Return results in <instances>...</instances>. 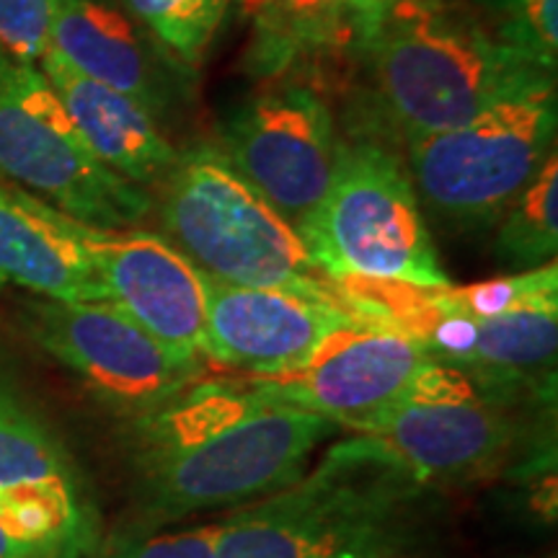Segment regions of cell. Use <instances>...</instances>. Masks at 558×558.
<instances>
[{"mask_svg": "<svg viewBox=\"0 0 558 558\" xmlns=\"http://www.w3.org/2000/svg\"><path fill=\"white\" fill-rule=\"evenodd\" d=\"M556 78L522 88L469 122L407 143L409 177L439 218L494 226L556 153Z\"/></svg>", "mask_w": 558, "mask_h": 558, "instance_id": "obj_6", "label": "cell"}, {"mask_svg": "<svg viewBox=\"0 0 558 558\" xmlns=\"http://www.w3.org/2000/svg\"><path fill=\"white\" fill-rule=\"evenodd\" d=\"M341 140L331 104L311 83L275 78L222 124L218 150L298 226L329 190Z\"/></svg>", "mask_w": 558, "mask_h": 558, "instance_id": "obj_10", "label": "cell"}, {"mask_svg": "<svg viewBox=\"0 0 558 558\" xmlns=\"http://www.w3.org/2000/svg\"><path fill=\"white\" fill-rule=\"evenodd\" d=\"M60 0H0V50L19 62H39L50 50Z\"/></svg>", "mask_w": 558, "mask_h": 558, "instance_id": "obj_25", "label": "cell"}, {"mask_svg": "<svg viewBox=\"0 0 558 558\" xmlns=\"http://www.w3.org/2000/svg\"><path fill=\"white\" fill-rule=\"evenodd\" d=\"M158 186L163 235L205 275L347 308L295 226L215 145L181 153Z\"/></svg>", "mask_w": 558, "mask_h": 558, "instance_id": "obj_4", "label": "cell"}, {"mask_svg": "<svg viewBox=\"0 0 558 558\" xmlns=\"http://www.w3.org/2000/svg\"><path fill=\"white\" fill-rule=\"evenodd\" d=\"M0 527L24 554L78 538L81 512L73 481H29L0 488Z\"/></svg>", "mask_w": 558, "mask_h": 558, "instance_id": "obj_20", "label": "cell"}, {"mask_svg": "<svg viewBox=\"0 0 558 558\" xmlns=\"http://www.w3.org/2000/svg\"><path fill=\"white\" fill-rule=\"evenodd\" d=\"M50 50L86 78L130 96L156 120L177 107L184 78L194 75L107 0H60Z\"/></svg>", "mask_w": 558, "mask_h": 558, "instance_id": "obj_14", "label": "cell"}, {"mask_svg": "<svg viewBox=\"0 0 558 558\" xmlns=\"http://www.w3.org/2000/svg\"><path fill=\"white\" fill-rule=\"evenodd\" d=\"M202 271V269H199ZM202 354L243 375L300 367L331 333L360 324L347 308L282 290L243 288L202 271Z\"/></svg>", "mask_w": 558, "mask_h": 558, "instance_id": "obj_13", "label": "cell"}, {"mask_svg": "<svg viewBox=\"0 0 558 558\" xmlns=\"http://www.w3.org/2000/svg\"><path fill=\"white\" fill-rule=\"evenodd\" d=\"M558 295L556 262L543 267L514 271V275L494 277L486 282L465 284V288H429V303L439 313H458L471 318H494L518 311L522 305L543 298Z\"/></svg>", "mask_w": 558, "mask_h": 558, "instance_id": "obj_24", "label": "cell"}, {"mask_svg": "<svg viewBox=\"0 0 558 558\" xmlns=\"http://www.w3.org/2000/svg\"><path fill=\"white\" fill-rule=\"evenodd\" d=\"M94 156L137 186L160 184L181 153L150 111L120 90L86 78L52 50L37 62Z\"/></svg>", "mask_w": 558, "mask_h": 558, "instance_id": "obj_15", "label": "cell"}, {"mask_svg": "<svg viewBox=\"0 0 558 558\" xmlns=\"http://www.w3.org/2000/svg\"><path fill=\"white\" fill-rule=\"evenodd\" d=\"M0 179L83 226L135 228L156 199L104 166L37 62L0 50Z\"/></svg>", "mask_w": 558, "mask_h": 558, "instance_id": "obj_7", "label": "cell"}, {"mask_svg": "<svg viewBox=\"0 0 558 558\" xmlns=\"http://www.w3.org/2000/svg\"><path fill=\"white\" fill-rule=\"evenodd\" d=\"M295 230L333 284L347 277L448 288L418 194L399 153L380 140H341L331 184Z\"/></svg>", "mask_w": 558, "mask_h": 558, "instance_id": "obj_5", "label": "cell"}, {"mask_svg": "<svg viewBox=\"0 0 558 558\" xmlns=\"http://www.w3.org/2000/svg\"><path fill=\"white\" fill-rule=\"evenodd\" d=\"M354 52L367 73L360 135L375 140L435 135L556 78L499 45L469 0H399Z\"/></svg>", "mask_w": 558, "mask_h": 558, "instance_id": "obj_2", "label": "cell"}, {"mask_svg": "<svg viewBox=\"0 0 558 558\" xmlns=\"http://www.w3.org/2000/svg\"><path fill=\"white\" fill-rule=\"evenodd\" d=\"M416 492L341 439L311 476L218 522L215 558H399Z\"/></svg>", "mask_w": 558, "mask_h": 558, "instance_id": "obj_3", "label": "cell"}, {"mask_svg": "<svg viewBox=\"0 0 558 558\" xmlns=\"http://www.w3.org/2000/svg\"><path fill=\"white\" fill-rule=\"evenodd\" d=\"M132 19L192 73L207 60L226 24L230 0H122Z\"/></svg>", "mask_w": 558, "mask_h": 558, "instance_id": "obj_22", "label": "cell"}, {"mask_svg": "<svg viewBox=\"0 0 558 558\" xmlns=\"http://www.w3.org/2000/svg\"><path fill=\"white\" fill-rule=\"evenodd\" d=\"M339 427L271 401L241 378H199L135 418L140 497L150 520L254 501L303 476L313 450Z\"/></svg>", "mask_w": 558, "mask_h": 558, "instance_id": "obj_1", "label": "cell"}, {"mask_svg": "<svg viewBox=\"0 0 558 558\" xmlns=\"http://www.w3.org/2000/svg\"><path fill=\"white\" fill-rule=\"evenodd\" d=\"M494 254L507 267L525 271L554 262L558 251V160L556 153L527 181L501 215Z\"/></svg>", "mask_w": 558, "mask_h": 558, "instance_id": "obj_19", "label": "cell"}, {"mask_svg": "<svg viewBox=\"0 0 558 558\" xmlns=\"http://www.w3.org/2000/svg\"><path fill=\"white\" fill-rule=\"evenodd\" d=\"M29 554H24V550L13 546V543L5 538L3 527H0V558H26Z\"/></svg>", "mask_w": 558, "mask_h": 558, "instance_id": "obj_29", "label": "cell"}, {"mask_svg": "<svg viewBox=\"0 0 558 558\" xmlns=\"http://www.w3.org/2000/svg\"><path fill=\"white\" fill-rule=\"evenodd\" d=\"M241 380L271 401L357 429L407 403L478 401L484 396L456 367L439 365L416 341L373 324L331 333L300 367Z\"/></svg>", "mask_w": 558, "mask_h": 558, "instance_id": "obj_8", "label": "cell"}, {"mask_svg": "<svg viewBox=\"0 0 558 558\" xmlns=\"http://www.w3.org/2000/svg\"><path fill=\"white\" fill-rule=\"evenodd\" d=\"M349 432L354 450L390 465L418 488L492 476L522 437L520 424L484 399L407 403Z\"/></svg>", "mask_w": 558, "mask_h": 558, "instance_id": "obj_12", "label": "cell"}, {"mask_svg": "<svg viewBox=\"0 0 558 558\" xmlns=\"http://www.w3.org/2000/svg\"><path fill=\"white\" fill-rule=\"evenodd\" d=\"M241 3H243V5H246V3H248V0H241Z\"/></svg>", "mask_w": 558, "mask_h": 558, "instance_id": "obj_30", "label": "cell"}, {"mask_svg": "<svg viewBox=\"0 0 558 558\" xmlns=\"http://www.w3.org/2000/svg\"><path fill=\"white\" fill-rule=\"evenodd\" d=\"M558 295L509 311L505 316L476 318V339L460 373L476 390H548L556 386Z\"/></svg>", "mask_w": 558, "mask_h": 558, "instance_id": "obj_17", "label": "cell"}, {"mask_svg": "<svg viewBox=\"0 0 558 558\" xmlns=\"http://www.w3.org/2000/svg\"><path fill=\"white\" fill-rule=\"evenodd\" d=\"M469 3L499 45L546 73H556L558 0H469Z\"/></svg>", "mask_w": 558, "mask_h": 558, "instance_id": "obj_23", "label": "cell"}, {"mask_svg": "<svg viewBox=\"0 0 558 558\" xmlns=\"http://www.w3.org/2000/svg\"><path fill=\"white\" fill-rule=\"evenodd\" d=\"M62 218L88 256L104 300L173 354L199 360L205 339L202 271L160 233L140 228L104 230L68 215Z\"/></svg>", "mask_w": 558, "mask_h": 558, "instance_id": "obj_11", "label": "cell"}, {"mask_svg": "<svg viewBox=\"0 0 558 558\" xmlns=\"http://www.w3.org/2000/svg\"><path fill=\"white\" fill-rule=\"evenodd\" d=\"M243 9L251 19L243 68L254 78L295 75L349 41L347 0H248Z\"/></svg>", "mask_w": 558, "mask_h": 558, "instance_id": "obj_18", "label": "cell"}, {"mask_svg": "<svg viewBox=\"0 0 558 558\" xmlns=\"http://www.w3.org/2000/svg\"><path fill=\"white\" fill-rule=\"evenodd\" d=\"M396 3H399V0H347V45L360 50V47L373 37L375 29L380 26L383 16H386Z\"/></svg>", "mask_w": 558, "mask_h": 558, "instance_id": "obj_27", "label": "cell"}, {"mask_svg": "<svg viewBox=\"0 0 558 558\" xmlns=\"http://www.w3.org/2000/svg\"><path fill=\"white\" fill-rule=\"evenodd\" d=\"M83 535L78 538L68 541V543H60V546H52V548H41V550H34L26 558H81L83 556Z\"/></svg>", "mask_w": 558, "mask_h": 558, "instance_id": "obj_28", "label": "cell"}, {"mask_svg": "<svg viewBox=\"0 0 558 558\" xmlns=\"http://www.w3.org/2000/svg\"><path fill=\"white\" fill-rule=\"evenodd\" d=\"M34 344L62 362L94 396L132 418L166 407L202 378L184 360L101 300H32L21 311Z\"/></svg>", "mask_w": 558, "mask_h": 558, "instance_id": "obj_9", "label": "cell"}, {"mask_svg": "<svg viewBox=\"0 0 558 558\" xmlns=\"http://www.w3.org/2000/svg\"><path fill=\"white\" fill-rule=\"evenodd\" d=\"M0 284L47 300H104L88 256L58 209L0 179Z\"/></svg>", "mask_w": 558, "mask_h": 558, "instance_id": "obj_16", "label": "cell"}, {"mask_svg": "<svg viewBox=\"0 0 558 558\" xmlns=\"http://www.w3.org/2000/svg\"><path fill=\"white\" fill-rule=\"evenodd\" d=\"M29 481H73L50 432L26 409L0 367V488Z\"/></svg>", "mask_w": 558, "mask_h": 558, "instance_id": "obj_21", "label": "cell"}, {"mask_svg": "<svg viewBox=\"0 0 558 558\" xmlns=\"http://www.w3.org/2000/svg\"><path fill=\"white\" fill-rule=\"evenodd\" d=\"M215 535L218 522L153 533L145 538H120L90 558H215Z\"/></svg>", "mask_w": 558, "mask_h": 558, "instance_id": "obj_26", "label": "cell"}]
</instances>
